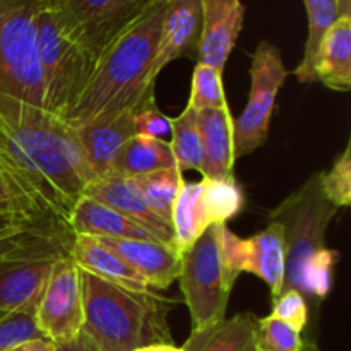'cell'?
<instances>
[{"label": "cell", "instance_id": "obj_13", "mask_svg": "<svg viewBox=\"0 0 351 351\" xmlns=\"http://www.w3.org/2000/svg\"><path fill=\"white\" fill-rule=\"evenodd\" d=\"M84 195L108 206L113 211L120 213L122 216L129 218L136 225H139L144 232L149 233L154 240L165 243L168 247L175 245L173 228L167 221L160 218L146 199L141 194L139 187L132 178H120V177H106L93 180L86 187ZM178 250V249H177ZM180 252V250H178Z\"/></svg>", "mask_w": 351, "mask_h": 351}, {"label": "cell", "instance_id": "obj_9", "mask_svg": "<svg viewBox=\"0 0 351 351\" xmlns=\"http://www.w3.org/2000/svg\"><path fill=\"white\" fill-rule=\"evenodd\" d=\"M249 74V101L242 115L233 120L235 158L250 154L266 144L278 91L285 84L288 71L280 50L273 43L263 40L252 53Z\"/></svg>", "mask_w": 351, "mask_h": 351}, {"label": "cell", "instance_id": "obj_20", "mask_svg": "<svg viewBox=\"0 0 351 351\" xmlns=\"http://www.w3.org/2000/svg\"><path fill=\"white\" fill-rule=\"evenodd\" d=\"M69 225L74 235L103 237V239L154 240L139 225L130 221L108 206L82 195L74 204L69 218ZM158 242V240H156Z\"/></svg>", "mask_w": 351, "mask_h": 351}, {"label": "cell", "instance_id": "obj_27", "mask_svg": "<svg viewBox=\"0 0 351 351\" xmlns=\"http://www.w3.org/2000/svg\"><path fill=\"white\" fill-rule=\"evenodd\" d=\"M134 182L139 187L141 194L146 199L149 208L160 216L163 221L171 225V213H173L175 201H177L178 191L184 182L182 171L178 168H168V170L154 171L149 175L134 177Z\"/></svg>", "mask_w": 351, "mask_h": 351}, {"label": "cell", "instance_id": "obj_40", "mask_svg": "<svg viewBox=\"0 0 351 351\" xmlns=\"http://www.w3.org/2000/svg\"><path fill=\"white\" fill-rule=\"evenodd\" d=\"M147 2H151V3H167V2H170V0H147Z\"/></svg>", "mask_w": 351, "mask_h": 351}, {"label": "cell", "instance_id": "obj_23", "mask_svg": "<svg viewBox=\"0 0 351 351\" xmlns=\"http://www.w3.org/2000/svg\"><path fill=\"white\" fill-rule=\"evenodd\" d=\"M168 168H177L170 143L136 134L122 146L110 177L134 178Z\"/></svg>", "mask_w": 351, "mask_h": 351}, {"label": "cell", "instance_id": "obj_5", "mask_svg": "<svg viewBox=\"0 0 351 351\" xmlns=\"http://www.w3.org/2000/svg\"><path fill=\"white\" fill-rule=\"evenodd\" d=\"M226 223L211 225L191 249L182 254L180 290L191 312L192 331L209 328L226 317L233 285V273L223 256L221 235Z\"/></svg>", "mask_w": 351, "mask_h": 351}, {"label": "cell", "instance_id": "obj_29", "mask_svg": "<svg viewBox=\"0 0 351 351\" xmlns=\"http://www.w3.org/2000/svg\"><path fill=\"white\" fill-rule=\"evenodd\" d=\"M223 72L206 64H195L192 75V91L187 106L195 112L201 110H216L228 106L225 89H223Z\"/></svg>", "mask_w": 351, "mask_h": 351}, {"label": "cell", "instance_id": "obj_33", "mask_svg": "<svg viewBox=\"0 0 351 351\" xmlns=\"http://www.w3.org/2000/svg\"><path fill=\"white\" fill-rule=\"evenodd\" d=\"M134 127H136L137 136H147V137H158L170 134V123H168V117L158 110L156 103L144 106L134 117Z\"/></svg>", "mask_w": 351, "mask_h": 351}, {"label": "cell", "instance_id": "obj_14", "mask_svg": "<svg viewBox=\"0 0 351 351\" xmlns=\"http://www.w3.org/2000/svg\"><path fill=\"white\" fill-rule=\"evenodd\" d=\"M201 0H170L165 5L156 55L151 65V79L180 57L195 58L201 36Z\"/></svg>", "mask_w": 351, "mask_h": 351}, {"label": "cell", "instance_id": "obj_31", "mask_svg": "<svg viewBox=\"0 0 351 351\" xmlns=\"http://www.w3.org/2000/svg\"><path fill=\"white\" fill-rule=\"evenodd\" d=\"M319 182L328 201L336 208H348L351 204V149L350 143L336 158L331 170L321 171Z\"/></svg>", "mask_w": 351, "mask_h": 351}, {"label": "cell", "instance_id": "obj_15", "mask_svg": "<svg viewBox=\"0 0 351 351\" xmlns=\"http://www.w3.org/2000/svg\"><path fill=\"white\" fill-rule=\"evenodd\" d=\"M101 245L115 252L130 269L136 271L149 290H167L182 271V252L156 240L103 239L95 237Z\"/></svg>", "mask_w": 351, "mask_h": 351}, {"label": "cell", "instance_id": "obj_21", "mask_svg": "<svg viewBox=\"0 0 351 351\" xmlns=\"http://www.w3.org/2000/svg\"><path fill=\"white\" fill-rule=\"evenodd\" d=\"M315 81L332 91L351 89V17L339 16L322 40L315 58Z\"/></svg>", "mask_w": 351, "mask_h": 351}, {"label": "cell", "instance_id": "obj_10", "mask_svg": "<svg viewBox=\"0 0 351 351\" xmlns=\"http://www.w3.org/2000/svg\"><path fill=\"white\" fill-rule=\"evenodd\" d=\"M34 322L43 338L51 343H65L75 338L84 326L81 269L71 254L62 256L51 269L38 307Z\"/></svg>", "mask_w": 351, "mask_h": 351}, {"label": "cell", "instance_id": "obj_8", "mask_svg": "<svg viewBox=\"0 0 351 351\" xmlns=\"http://www.w3.org/2000/svg\"><path fill=\"white\" fill-rule=\"evenodd\" d=\"M151 5L147 0H50L60 29L95 60Z\"/></svg>", "mask_w": 351, "mask_h": 351}, {"label": "cell", "instance_id": "obj_1", "mask_svg": "<svg viewBox=\"0 0 351 351\" xmlns=\"http://www.w3.org/2000/svg\"><path fill=\"white\" fill-rule=\"evenodd\" d=\"M0 161L36 185L67 223L74 204L95 180L74 127L48 110L2 91Z\"/></svg>", "mask_w": 351, "mask_h": 351}, {"label": "cell", "instance_id": "obj_22", "mask_svg": "<svg viewBox=\"0 0 351 351\" xmlns=\"http://www.w3.org/2000/svg\"><path fill=\"white\" fill-rule=\"evenodd\" d=\"M257 319L250 312L221 319L209 328L192 331L182 350L185 351H257Z\"/></svg>", "mask_w": 351, "mask_h": 351}, {"label": "cell", "instance_id": "obj_36", "mask_svg": "<svg viewBox=\"0 0 351 351\" xmlns=\"http://www.w3.org/2000/svg\"><path fill=\"white\" fill-rule=\"evenodd\" d=\"M51 346H53V343L48 341L47 338H38L21 343V345L14 346L9 351H51Z\"/></svg>", "mask_w": 351, "mask_h": 351}, {"label": "cell", "instance_id": "obj_16", "mask_svg": "<svg viewBox=\"0 0 351 351\" xmlns=\"http://www.w3.org/2000/svg\"><path fill=\"white\" fill-rule=\"evenodd\" d=\"M136 113L134 110H127L113 117L74 127L75 137L95 180L112 175L113 163L122 146L130 137L136 136V127H134Z\"/></svg>", "mask_w": 351, "mask_h": 351}, {"label": "cell", "instance_id": "obj_41", "mask_svg": "<svg viewBox=\"0 0 351 351\" xmlns=\"http://www.w3.org/2000/svg\"><path fill=\"white\" fill-rule=\"evenodd\" d=\"M178 351H185V350H182V348H178Z\"/></svg>", "mask_w": 351, "mask_h": 351}, {"label": "cell", "instance_id": "obj_6", "mask_svg": "<svg viewBox=\"0 0 351 351\" xmlns=\"http://www.w3.org/2000/svg\"><path fill=\"white\" fill-rule=\"evenodd\" d=\"M34 31L43 77L45 110L65 120L77 103L96 60L60 29L50 0L38 10Z\"/></svg>", "mask_w": 351, "mask_h": 351}, {"label": "cell", "instance_id": "obj_26", "mask_svg": "<svg viewBox=\"0 0 351 351\" xmlns=\"http://www.w3.org/2000/svg\"><path fill=\"white\" fill-rule=\"evenodd\" d=\"M170 123V147L175 163L180 171H204V151H202L201 134L197 129V112L185 106L184 112L175 119L168 117Z\"/></svg>", "mask_w": 351, "mask_h": 351}, {"label": "cell", "instance_id": "obj_11", "mask_svg": "<svg viewBox=\"0 0 351 351\" xmlns=\"http://www.w3.org/2000/svg\"><path fill=\"white\" fill-rule=\"evenodd\" d=\"M223 256L233 273H250L266 281L276 298L285 288L287 249L283 226L271 221L266 230L250 239H240L225 225L221 235Z\"/></svg>", "mask_w": 351, "mask_h": 351}, {"label": "cell", "instance_id": "obj_32", "mask_svg": "<svg viewBox=\"0 0 351 351\" xmlns=\"http://www.w3.org/2000/svg\"><path fill=\"white\" fill-rule=\"evenodd\" d=\"M273 317L293 326L298 331H304L308 322V307L304 295L297 290H283L273 298Z\"/></svg>", "mask_w": 351, "mask_h": 351}, {"label": "cell", "instance_id": "obj_17", "mask_svg": "<svg viewBox=\"0 0 351 351\" xmlns=\"http://www.w3.org/2000/svg\"><path fill=\"white\" fill-rule=\"evenodd\" d=\"M12 216L33 221L67 223L53 202L38 191L36 185L31 184L16 168L0 161V218Z\"/></svg>", "mask_w": 351, "mask_h": 351}, {"label": "cell", "instance_id": "obj_24", "mask_svg": "<svg viewBox=\"0 0 351 351\" xmlns=\"http://www.w3.org/2000/svg\"><path fill=\"white\" fill-rule=\"evenodd\" d=\"M213 225L201 182H182L171 213L175 245L182 254Z\"/></svg>", "mask_w": 351, "mask_h": 351}, {"label": "cell", "instance_id": "obj_2", "mask_svg": "<svg viewBox=\"0 0 351 351\" xmlns=\"http://www.w3.org/2000/svg\"><path fill=\"white\" fill-rule=\"evenodd\" d=\"M167 3H153L103 50L65 122L75 127L154 103L151 65Z\"/></svg>", "mask_w": 351, "mask_h": 351}, {"label": "cell", "instance_id": "obj_3", "mask_svg": "<svg viewBox=\"0 0 351 351\" xmlns=\"http://www.w3.org/2000/svg\"><path fill=\"white\" fill-rule=\"evenodd\" d=\"M82 331L99 351H134L141 346L173 345L167 315L170 300L153 290L132 291L81 271Z\"/></svg>", "mask_w": 351, "mask_h": 351}, {"label": "cell", "instance_id": "obj_28", "mask_svg": "<svg viewBox=\"0 0 351 351\" xmlns=\"http://www.w3.org/2000/svg\"><path fill=\"white\" fill-rule=\"evenodd\" d=\"M201 185L213 225L228 223V219L242 211L243 192L235 180H213L204 177Z\"/></svg>", "mask_w": 351, "mask_h": 351}, {"label": "cell", "instance_id": "obj_37", "mask_svg": "<svg viewBox=\"0 0 351 351\" xmlns=\"http://www.w3.org/2000/svg\"><path fill=\"white\" fill-rule=\"evenodd\" d=\"M134 351H178V348L175 345H163V343H156V345L141 346V348Z\"/></svg>", "mask_w": 351, "mask_h": 351}, {"label": "cell", "instance_id": "obj_18", "mask_svg": "<svg viewBox=\"0 0 351 351\" xmlns=\"http://www.w3.org/2000/svg\"><path fill=\"white\" fill-rule=\"evenodd\" d=\"M197 129L204 151L202 175L213 180H235L233 165V119L228 106L197 112Z\"/></svg>", "mask_w": 351, "mask_h": 351}, {"label": "cell", "instance_id": "obj_12", "mask_svg": "<svg viewBox=\"0 0 351 351\" xmlns=\"http://www.w3.org/2000/svg\"><path fill=\"white\" fill-rule=\"evenodd\" d=\"M202 23L197 45L199 64L223 72L243 27L245 5L242 0H201Z\"/></svg>", "mask_w": 351, "mask_h": 351}, {"label": "cell", "instance_id": "obj_38", "mask_svg": "<svg viewBox=\"0 0 351 351\" xmlns=\"http://www.w3.org/2000/svg\"><path fill=\"white\" fill-rule=\"evenodd\" d=\"M336 3H338L339 16L351 17V0H336Z\"/></svg>", "mask_w": 351, "mask_h": 351}, {"label": "cell", "instance_id": "obj_39", "mask_svg": "<svg viewBox=\"0 0 351 351\" xmlns=\"http://www.w3.org/2000/svg\"><path fill=\"white\" fill-rule=\"evenodd\" d=\"M302 351H319V348H317V345H315V343L305 341V343H304V348H302Z\"/></svg>", "mask_w": 351, "mask_h": 351}, {"label": "cell", "instance_id": "obj_19", "mask_svg": "<svg viewBox=\"0 0 351 351\" xmlns=\"http://www.w3.org/2000/svg\"><path fill=\"white\" fill-rule=\"evenodd\" d=\"M71 257L81 271L93 274L103 281L132 291H147L146 281L130 269L115 252L106 249L95 237L75 235L72 242Z\"/></svg>", "mask_w": 351, "mask_h": 351}, {"label": "cell", "instance_id": "obj_30", "mask_svg": "<svg viewBox=\"0 0 351 351\" xmlns=\"http://www.w3.org/2000/svg\"><path fill=\"white\" fill-rule=\"evenodd\" d=\"M302 331L293 326L267 315L257 319L256 350L257 351H302L304 348Z\"/></svg>", "mask_w": 351, "mask_h": 351}, {"label": "cell", "instance_id": "obj_25", "mask_svg": "<svg viewBox=\"0 0 351 351\" xmlns=\"http://www.w3.org/2000/svg\"><path fill=\"white\" fill-rule=\"evenodd\" d=\"M308 19V34L302 62L293 74L300 82H315V58L322 40L339 17L336 0H304Z\"/></svg>", "mask_w": 351, "mask_h": 351}, {"label": "cell", "instance_id": "obj_4", "mask_svg": "<svg viewBox=\"0 0 351 351\" xmlns=\"http://www.w3.org/2000/svg\"><path fill=\"white\" fill-rule=\"evenodd\" d=\"M338 211L324 195L319 173H315L269 213L271 221L283 226L287 249L283 290H297L304 295L305 278L314 261L328 249L326 230Z\"/></svg>", "mask_w": 351, "mask_h": 351}, {"label": "cell", "instance_id": "obj_35", "mask_svg": "<svg viewBox=\"0 0 351 351\" xmlns=\"http://www.w3.org/2000/svg\"><path fill=\"white\" fill-rule=\"evenodd\" d=\"M51 351H99L91 338L84 331L65 343H53Z\"/></svg>", "mask_w": 351, "mask_h": 351}, {"label": "cell", "instance_id": "obj_34", "mask_svg": "<svg viewBox=\"0 0 351 351\" xmlns=\"http://www.w3.org/2000/svg\"><path fill=\"white\" fill-rule=\"evenodd\" d=\"M51 225H67V223L60 221H33V219L26 218H0V242L7 237L14 235V233L21 232V230L27 228H38V226H51ZM69 226V225H67Z\"/></svg>", "mask_w": 351, "mask_h": 351}, {"label": "cell", "instance_id": "obj_7", "mask_svg": "<svg viewBox=\"0 0 351 351\" xmlns=\"http://www.w3.org/2000/svg\"><path fill=\"white\" fill-rule=\"evenodd\" d=\"M48 0H0V91L45 108L34 17Z\"/></svg>", "mask_w": 351, "mask_h": 351}]
</instances>
